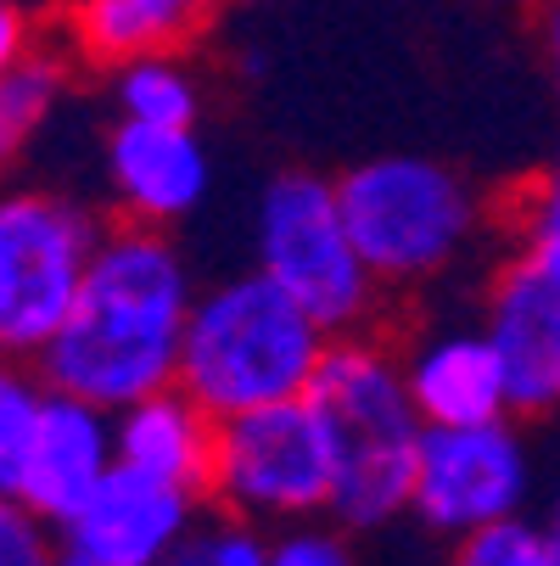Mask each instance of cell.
<instances>
[{
    "instance_id": "6da1fadb",
    "label": "cell",
    "mask_w": 560,
    "mask_h": 566,
    "mask_svg": "<svg viewBox=\"0 0 560 566\" xmlns=\"http://www.w3.org/2000/svg\"><path fill=\"white\" fill-rule=\"evenodd\" d=\"M191 303L197 281L175 235L124 219L102 230L78 297L51 343L34 354V365L45 387L91 398L102 410H124V403L180 381Z\"/></svg>"
},
{
    "instance_id": "7a4b0ae2",
    "label": "cell",
    "mask_w": 560,
    "mask_h": 566,
    "mask_svg": "<svg viewBox=\"0 0 560 566\" xmlns=\"http://www.w3.org/2000/svg\"><path fill=\"white\" fill-rule=\"evenodd\" d=\"M308 403L331 443L326 516L348 533H381L398 516H410L426 421L410 398L404 354L381 332L331 337L308 381Z\"/></svg>"
},
{
    "instance_id": "3957f363",
    "label": "cell",
    "mask_w": 560,
    "mask_h": 566,
    "mask_svg": "<svg viewBox=\"0 0 560 566\" xmlns=\"http://www.w3.org/2000/svg\"><path fill=\"white\" fill-rule=\"evenodd\" d=\"M326 348L331 332L264 270H247L197 292L180 343V387L224 421L258 403L303 398Z\"/></svg>"
},
{
    "instance_id": "277c9868",
    "label": "cell",
    "mask_w": 560,
    "mask_h": 566,
    "mask_svg": "<svg viewBox=\"0 0 560 566\" xmlns=\"http://www.w3.org/2000/svg\"><path fill=\"white\" fill-rule=\"evenodd\" d=\"M337 202L370 275L392 286H426L448 275L488 224L476 186L421 151H381L337 175Z\"/></svg>"
},
{
    "instance_id": "5b68a950",
    "label": "cell",
    "mask_w": 560,
    "mask_h": 566,
    "mask_svg": "<svg viewBox=\"0 0 560 566\" xmlns=\"http://www.w3.org/2000/svg\"><path fill=\"white\" fill-rule=\"evenodd\" d=\"M253 270L292 292L331 337L376 332L387 286L370 275L364 253L337 202V180L314 169H286L258 191L253 208Z\"/></svg>"
},
{
    "instance_id": "8992f818",
    "label": "cell",
    "mask_w": 560,
    "mask_h": 566,
    "mask_svg": "<svg viewBox=\"0 0 560 566\" xmlns=\"http://www.w3.org/2000/svg\"><path fill=\"white\" fill-rule=\"evenodd\" d=\"M102 219L62 191H0V354L34 359L78 297Z\"/></svg>"
},
{
    "instance_id": "52a82bcc",
    "label": "cell",
    "mask_w": 560,
    "mask_h": 566,
    "mask_svg": "<svg viewBox=\"0 0 560 566\" xmlns=\"http://www.w3.org/2000/svg\"><path fill=\"white\" fill-rule=\"evenodd\" d=\"M208 505L247 516L258 527H286L326 516L331 505V443L308 392L224 416L213 438Z\"/></svg>"
},
{
    "instance_id": "ba28073f",
    "label": "cell",
    "mask_w": 560,
    "mask_h": 566,
    "mask_svg": "<svg viewBox=\"0 0 560 566\" xmlns=\"http://www.w3.org/2000/svg\"><path fill=\"white\" fill-rule=\"evenodd\" d=\"M527 500H532V449L516 416L476 427H426L410 494V516L426 533L454 544L465 533L527 516Z\"/></svg>"
},
{
    "instance_id": "9c48e42d",
    "label": "cell",
    "mask_w": 560,
    "mask_h": 566,
    "mask_svg": "<svg viewBox=\"0 0 560 566\" xmlns=\"http://www.w3.org/2000/svg\"><path fill=\"white\" fill-rule=\"evenodd\" d=\"M483 332L499 348L516 421L560 416V275L510 253L488 281Z\"/></svg>"
},
{
    "instance_id": "30bf717a",
    "label": "cell",
    "mask_w": 560,
    "mask_h": 566,
    "mask_svg": "<svg viewBox=\"0 0 560 566\" xmlns=\"http://www.w3.org/2000/svg\"><path fill=\"white\" fill-rule=\"evenodd\" d=\"M107 191L129 224L175 230L213 191V157L197 124H146L118 118L107 129Z\"/></svg>"
},
{
    "instance_id": "8fae6325",
    "label": "cell",
    "mask_w": 560,
    "mask_h": 566,
    "mask_svg": "<svg viewBox=\"0 0 560 566\" xmlns=\"http://www.w3.org/2000/svg\"><path fill=\"white\" fill-rule=\"evenodd\" d=\"M118 465V449H113V410L91 398H73L62 387H45V403H40V421L18 454V476H12V494L40 511L45 522H67L78 516L102 476Z\"/></svg>"
},
{
    "instance_id": "7c38bea8",
    "label": "cell",
    "mask_w": 560,
    "mask_h": 566,
    "mask_svg": "<svg viewBox=\"0 0 560 566\" xmlns=\"http://www.w3.org/2000/svg\"><path fill=\"white\" fill-rule=\"evenodd\" d=\"M202 494L157 482L135 465H113L102 476V489L78 505V516L62 522V544L85 549L107 566H157L186 527L202 516Z\"/></svg>"
},
{
    "instance_id": "4fadbf2b",
    "label": "cell",
    "mask_w": 560,
    "mask_h": 566,
    "mask_svg": "<svg viewBox=\"0 0 560 566\" xmlns=\"http://www.w3.org/2000/svg\"><path fill=\"white\" fill-rule=\"evenodd\" d=\"M404 376H410V398L426 427H476V421L516 416L499 348L483 332V319L426 332L404 354Z\"/></svg>"
},
{
    "instance_id": "5bb4252c",
    "label": "cell",
    "mask_w": 560,
    "mask_h": 566,
    "mask_svg": "<svg viewBox=\"0 0 560 566\" xmlns=\"http://www.w3.org/2000/svg\"><path fill=\"white\" fill-rule=\"evenodd\" d=\"M213 438H219V416H208L180 381L113 410L118 465H135V471L175 482V489H191L202 500H208V476H213Z\"/></svg>"
},
{
    "instance_id": "9a60e30c",
    "label": "cell",
    "mask_w": 560,
    "mask_h": 566,
    "mask_svg": "<svg viewBox=\"0 0 560 566\" xmlns=\"http://www.w3.org/2000/svg\"><path fill=\"white\" fill-rule=\"evenodd\" d=\"M67 34L85 62L118 67L146 51H169L186 34V23L175 12H163L157 0H78L67 12Z\"/></svg>"
},
{
    "instance_id": "2e32d148",
    "label": "cell",
    "mask_w": 560,
    "mask_h": 566,
    "mask_svg": "<svg viewBox=\"0 0 560 566\" xmlns=\"http://www.w3.org/2000/svg\"><path fill=\"white\" fill-rule=\"evenodd\" d=\"M67 91V62L56 51H29L18 67L0 73V175L34 146V135L51 124L56 102Z\"/></svg>"
},
{
    "instance_id": "e0dca14e",
    "label": "cell",
    "mask_w": 560,
    "mask_h": 566,
    "mask_svg": "<svg viewBox=\"0 0 560 566\" xmlns=\"http://www.w3.org/2000/svg\"><path fill=\"white\" fill-rule=\"evenodd\" d=\"M113 107H118V118H146V124H197L202 118V85L169 51H146V56L118 62Z\"/></svg>"
},
{
    "instance_id": "ac0fdd59",
    "label": "cell",
    "mask_w": 560,
    "mask_h": 566,
    "mask_svg": "<svg viewBox=\"0 0 560 566\" xmlns=\"http://www.w3.org/2000/svg\"><path fill=\"white\" fill-rule=\"evenodd\" d=\"M157 566H270V533L247 516H230L213 505L186 527V538Z\"/></svg>"
},
{
    "instance_id": "d6986e66",
    "label": "cell",
    "mask_w": 560,
    "mask_h": 566,
    "mask_svg": "<svg viewBox=\"0 0 560 566\" xmlns=\"http://www.w3.org/2000/svg\"><path fill=\"white\" fill-rule=\"evenodd\" d=\"M443 566H560V533L532 516H510L499 527L454 538Z\"/></svg>"
},
{
    "instance_id": "ffe728a7",
    "label": "cell",
    "mask_w": 560,
    "mask_h": 566,
    "mask_svg": "<svg viewBox=\"0 0 560 566\" xmlns=\"http://www.w3.org/2000/svg\"><path fill=\"white\" fill-rule=\"evenodd\" d=\"M510 241H516L521 259H532L538 270L560 275V157L516 191V202H510Z\"/></svg>"
},
{
    "instance_id": "44dd1931",
    "label": "cell",
    "mask_w": 560,
    "mask_h": 566,
    "mask_svg": "<svg viewBox=\"0 0 560 566\" xmlns=\"http://www.w3.org/2000/svg\"><path fill=\"white\" fill-rule=\"evenodd\" d=\"M270 566H359V555H353L342 522L308 516V522L275 527V538H270Z\"/></svg>"
},
{
    "instance_id": "7402d4cb",
    "label": "cell",
    "mask_w": 560,
    "mask_h": 566,
    "mask_svg": "<svg viewBox=\"0 0 560 566\" xmlns=\"http://www.w3.org/2000/svg\"><path fill=\"white\" fill-rule=\"evenodd\" d=\"M62 527L29 511L18 494H0V566H56Z\"/></svg>"
},
{
    "instance_id": "603a6c76",
    "label": "cell",
    "mask_w": 560,
    "mask_h": 566,
    "mask_svg": "<svg viewBox=\"0 0 560 566\" xmlns=\"http://www.w3.org/2000/svg\"><path fill=\"white\" fill-rule=\"evenodd\" d=\"M34 51V23L18 0H0V73L18 67L23 56Z\"/></svg>"
},
{
    "instance_id": "cb8c5ba5",
    "label": "cell",
    "mask_w": 560,
    "mask_h": 566,
    "mask_svg": "<svg viewBox=\"0 0 560 566\" xmlns=\"http://www.w3.org/2000/svg\"><path fill=\"white\" fill-rule=\"evenodd\" d=\"M538 34H543V62H549V78H554V96H560V0H543V18H538Z\"/></svg>"
},
{
    "instance_id": "d4e9b609",
    "label": "cell",
    "mask_w": 560,
    "mask_h": 566,
    "mask_svg": "<svg viewBox=\"0 0 560 566\" xmlns=\"http://www.w3.org/2000/svg\"><path fill=\"white\" fill-rule=\"evenodd\" d=\"M157 7H163V12H175V18H180V23L191 29V18H197V12H208L213 0H157Z\"/></svg>"
},
{
    "instance_id": "484cf974",
    "label": "cell",
    "mask_w": 560,
    "mask_h": 566,
    "mask_svg": "<svg viewBox=\"0 0 560 566\" xmlns=\"http://www.w3.org/2000/svg\"><path fill=\"white\" fill-rule=\"evenodd\" d=\"M56 566H107V560H96V555H85V549H73V544H62Z\"/></svg>"
},
{
    "instance_id": "4316f807",
    "label": "cell",
    "mask_w": 560,
    "mask_h": 566,
    "mask_svg": "<svg viewBox=\"0 0 560 566\" xmlns=\"http://www.w3.org/2000/svg\"><path fill=\"white\" fill-rule=\"evenodd\" d=\"M543 522H549V527L560 533V489H554V500H549V516H543Z\"/></svg>"
}]
</instances>
